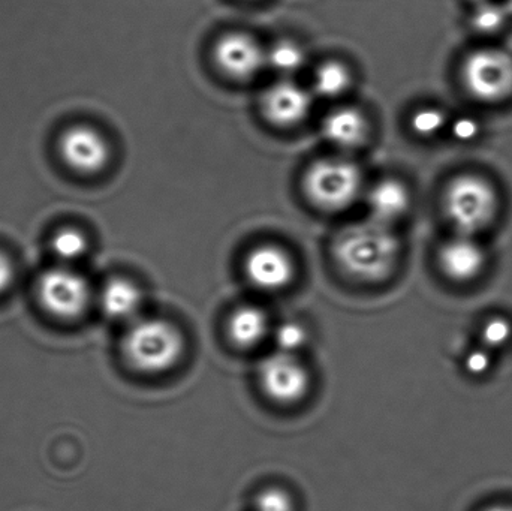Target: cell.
I'll list each match as a JSON object with an SVG mask.
<instances>
[{"mask_svg":"<svg viewBox=\"0 0 512 511\" xmlns=\"http://www.w3.org/2000/svg\"><path fill=\"white\" fill-rule=\"evenodd\" d=\"M270 318L255 305L240 306L228 320V336L240 348H255L271 338Z\"/></svg>","mask_w":512,"mask_h":511,"instance_id":"2e32d148","label":"cell"},{"mask_svg":"<svg viewBox=\"0 0 512 511\" xmlns=\"http://www.w3.org/2000/svg\"><path fill=\"white\" fill-rule=\"evenodd\" d=\"M313 105V92L294 81L280 78L265 90L261 99L262 113L277 128H292L309 117Z\"/></svg>","mask_w":512,"mask_h":511,"instance_id":"30bf717a","label":"cell"},{"mask_svg":"<svg viewBox=\"0 0 512 511\" xmlns=\"http://www.w3.org/2000/svg\"><path fill=\"white\" fill-rule=\"evenodd\" d=\"M36 290L44 311L59 320L83 317L92 302L89 282L66 266L42 273Z\"/></svg>","mask_w":512,"mask_h":511,"instance_id":"5b68a950","label":"cell"},{"mask_svg":"<svg viewBox=\"0 0 512 511\" xmlns=\"http://www.w3.org/2000/svg\"><path fill=\"white\" fill-rule=\"evenodd\" d=\"M213 59L231 80L249 81L267 68L264 48L248 33H227L216 42Z\"/></svg>","mask_w":512,"mask_h":511,"instance_id":"9c48e42d","label":"cell"},{"mask_svg":"<svg viewBox=\"0 0 512 511\" xmlns=\"http://www.w3.org/2000/svg\"><path fill=\"white\" fill-rule=\"evenodd\" d=\"M463 83L474 98L501 102L512 95V56L498 48L474 51L463 66Z\"/></svg>","mask_w":512,"mask_h":511,"instance_id":"8992f818","label":"cell"},{"mask_svg":"<svg viewBox=\"0 0 512 511\" xmlns=\"http://www.w3.org/2000/svg\"><path fill=\"white\" fill-rule=\"evenodd\" d=\"M508 6H510V11L512 12V0H508Z\"/></svg>","mask_w":512,"mask_h":511,"instance_id":"4316f807","label":"cell"},{"mask_svg":"<svg viewBox=\"0 0 512 511\" xmlns=\"http://www.w3.org/2000/svg\"><path fill=\"white\" fill-rule=\"evenodd\" d=\"M363 174L357 164L342 158L318 159L303 179L307 200L322 212H343L357 203L363 192Z\"/></svg>","mask_w":512,"mask_h":511,"instance_id":"3957f363","label":"cell"},{"mask_svg":"<svg viewBox=\"0 0 512 511\" xmlns=\"http://www.w3.org/2000/svg\"><path fill=\"white\" fill-rule=\"evenodd\" d=\"M143 300V291L140 287L125 278L111 279L99 294L102 311L114 321L134 323L140 318Z\"/></svg>","mask_w":512,"mask_h":511,"instance_id":"9a60e30c","label":"cell"},{"mask_svg":"<svg viewBox=\"0 0 512 511\" xmlns=\"http://www.w3.org/2000/svg\"><path fill=\"white\" fill-rule=\"evenodd\" d=\"M439 264L451 281L466 284L481 275L486 264V254L472 236L459 234L456 239L445 243L439 255Z\"/></svg>","mask_w":512,"mask_h":511,"instance_id":"7c38bea8","label":"cell"},{"mask_svg":"<svg viewBox=\"0 0 512 511\" xmlns=\"http://www.w3.org/2000/svg\"><path fill=\"white\" fill-rule=\"evenodd\" d=\"M340 269L361 282H381L396 269L400 242L390 225L369 218L349 225L334 242Z\"/></svg>","mask_w":512,"mask_h":511,"instance_id":"6da1fadb","label":"cell"},{"mask_svg":"<svg viewBox=\"0 0 512 511\" xmlns=\"http://www.w3.org/2000/svg\"><path fill=\"white\" fill-rule=\"evenodd\" d=\"M254 511H294V501L283 489L267 488L255 498Z\"/></svg>","mask_w":512,"mask_h":511,"instance_id":"603a6c76","label":"cell"},{"mask_svg":"<svg viewBox=\"0 0 512 511\" xmlns=\"http://www.w3.org/2000/svg\"><path fill=\"white\" fill-rule=\"evenodd\" d=\"M185 347L180 329L162 318H138L122 342L126 362L146 375L173 371L182 362Z\"/></svg>","mask_w":512,"mask_h":511,"instance_id":"7a4b0ae2","label":"cell"},{"mask_svg":"<svg viewBox=\"0 0 512 511\" xmlns=\"http://www.w3.org/2000/svg\"><path fill=\"white\" fill-rule=\"evenodd\" d=\"M444 206L459 234L474 237L495 221L499 200L492 183L483 177L465 174L448 186Z\"/></svg>","mask_w":512,"mask_h":511,"instance_id":"277c9868","label":"cell"},{"mask_svg":"<svg viewBox=\"0 0 512 511\" xmlns=\"http://www.w3.org/2000/svg\"><path fill=\"white\" fill-rule=\"evenodd\" d=\"M445 114L438 108H423L412 116L411 126L415 134L421 137H432L445 126Z\"/></svg>","mask_w":512,"mask_h":511,"instance_id":"7402d4cb","label":"cell"},{"mask_svg":"<svg viewBox=\"0 0 512 511\" xmlns=\"http://www.w3.org/2000/svg\"><path fill=\"white\" fill-rule=\"evenodd\" d=\"M87 239L75 228H63L54 234L51 240V251L63 263L80 260L87 252Z\"/></svg>","mask_w":512,"mask_h":511,"instance_id":"ffe728a7","label":"cell"},{"mask_svg":"<svg viewBox=\"0 0 512 511\" xmlns=\"http://www.w3.org/2000/svg\"><path fill=\"white\" fill-rule=\"evenodd\" d=\"M483 511H512V506L510 504H493Z\"/></svg>","mask_w":512,"mask_h":511,"instance_id":"484cf974","label":"cell"},{"mask_svg":"<svg viewBox=\"0 0 512 511\" xmlns=\"http://www.w3.org/2000/svg\"><path fill=\"white\" fill-rule=\"evenodd\" d=\"M369 131L367 117L357 108H336L322 120V135L340 150H355L364 146Z\"/></svg>","mask_w":512,"mask_h":511,"instance_id":"4fadbf2b","label":"cell"},{"mask_svg":"<svg viewBox=\"0 0 512 511\" xmlns=\"http://www.w3.org/2000/svg\"><path fill=\"white\" fill-rule=\"evenodd\" d=\"M481 347L501 351L512 342V323L505 317H492L483 324L480 332Z\"/></svg>","mask_w":512,"mask_h":511,"instance_id":"44dd1931","label":"cell"},{"mask_svg":"<svg viewBox=\"0 0 512 511\" xmlns=\"http://www.w3.org/2000/svg\"><path fill=\"white\" fill-rule=\"evenodd\" d=\"M492 366L493 353L484 347L469 351L468 356L465 357V371L471 377H484L492 371Z\"/></svg>","mask_w":512,"mask_h":511,"instance_id":"cb8c5ba5","label":"cell"},{"mask_svg":"<svg viewBox=\"0 0 512 511\" xmlns=\"http://www.w3.org/2000/svg\"><path fill=\"white\" fill-rule=\"evenodd\" d=\"M245 273L256 290L277 293L291 284L295 266L291 255L279 246L261 245L246 257Z\"/></svg>","mask_w":512,"mask_h":511,"instance_id":"8fae6325","label":"cell"},{"mask_svg":"<svg viewBox=\"0 0 512 511\" xmlns=\"http://www.w3.org/2000/svg\"><path fill=\"white\" fill-rule=\"evenodd\" d=\"M59 152L71 170L84 176L104 170L111 156L110 144L104 135L87 125L66 129L59 140Z\"/></svg>","mask_w":512,"mask_h":511,"instance_id":"ba28073f","label":"cell"},{"mask_svg":"<svg viewBox=\"0 0 512 511\" xmlns=\"http://www.w3.org/2000/svg\"><path fill=\"white\" fill-rule=\"evenodd\" d=\"M366 203L370 218L391 227L408 213L411 192L400 180L384 179L367 191Z\"/></svg>","mask_w":512,"mask_h":511,"instance_id":"5bb4252c","label":"cell"},{"mask_svg":"<svg viewBox=\"0 0 512 511\" xmlns=\"http://www.w3.org/2000/svg\"><path fill=\"white\" fill-rule=\"evenodd\" d=\"M352 84V74L345 63L328 60L318 66L313 74L312 92L325 99H336L345 95Z\"/></svg>","mask_w":512,"mask_h":511,"instance_id":"e0dca14e","label":"cell"},{"mask_svg":"<svg viewBox=\"0 0 512 511\" xmlns=\"http://www.w3.org/2000/svg\"><path fill=\"white\" fill-rule=\"evenodd\" d=\"M14 281V267L6 255L0 252V294L5 293Z\"/></svg>","mask_w":512,"mask_h":511,"instance_id":"d4e9b609","label":"cell"},{"mask_svg":"<svg viewBox=\"0 0 512 511\" xmlns=\"http://www.w3.org/2000/svg\"><path fill=\"white\" fill-rule=\"evenodd\" d=\"M267 68L276 72L280 78H294L307 62L304 48L297 42L283 39L265 50Z\"/></svg>","mask_w":512,"mask_h":511,"instance_id":"ac0fdd59","label":"cell"},{"mask_svg":"<svg viewBox=\"0 0 512 511\" xmlns=\"http://www.w3.org/2000/svg\"><path fill=\"white\" fill-rule=\"evenodd\" d=\"M258 378L265 395L277 404H297L309 392V371L295 354L271 351L259 363Z\"/></svg>","mask_w":512,"mask_h":511,"instance_id":"52a82bcc","label":"cell"},{"mask_svg":"<svg viewBox=\"0 0 512 511\" xmlns=\"http://www.w3.org/2000/svg\"><path fill=\"white\" fill-rule=\"evenodd\" d=\"M270 339L273 341L274 350L298 356L309 342V333L303 324L297 323V321H285V323L273 327Z\"/></svg>","mask_w":512,"mask_h":511,"instance_id":"d6986e66","label":"cell"}]
</instances>
